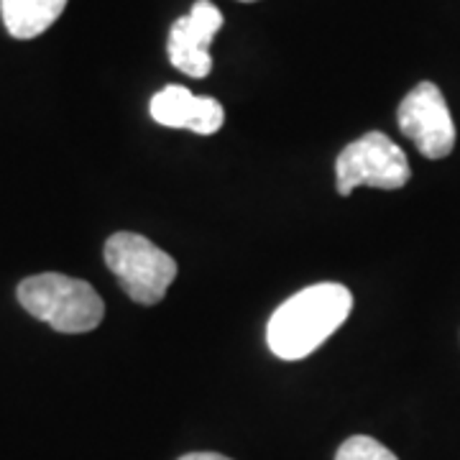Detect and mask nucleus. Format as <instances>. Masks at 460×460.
<instances>
[{"instance_id":"nucleus-1","label":"nucleus","mask_w":460,"mask_h":460,"mask_svg":"<svg viewBox=\"0 0 460 460\" xmlns=\"http://www.w3.org/2000/svg\"><path fill=\"white\" fill-rule=\"evenodd\" d=\"M353 295L343 284H313L289 296L266 325V343L284 361H299L328 341L348 320Z\"/></svg>"},{"instance_id":"nucleus-2","label":"nucleus","mask_w":460,"mask_h":460,"mask_svg":"<svg viewBox=\"0 0 460 460\" xmlns=\"http://www.w3.org/2000/svg\"><path fill=\"white\" fill-rule=\"evenodd\" d=\"M21 307L57 332H90L102 323L105 305L93 284L65 274H36L18 284Z\"/></svg>"},{"instance_id":"nucleus-3","label":"nucleus","mask_w":460,"mask_h":460,"mask_svg":"<svg viewBox=\"0 0 460 460\" xmlns=\"http://www.w3.org/2000/svg\"><path fill=\"white\" fill-rule=\"evenodd\" d=\"M105 266L138 305L162 302L177 277V261L138 233H115L105 243Z\"/></svg>"},{"instance_id":"nucleus-4","label":"nucleus","mask_w":460,"mask_h":460,"mask_svg":"<svg viewBox=\"0 0 460 460\" xmlns=\"http://www.w3.org/2000/svg\"><path fill=\"white\" fill-rule=\"evenodd\" d=\"M338 192L348 198L356 187L402 190L411 177L410 159L386 133L371 131L345 146L335 162Z\"/></svg>"},{"instance_id":"nucleus-5","label":"nucleus","mask_w":460,"mask_h":460,"mask_svg":"<svg viewBox=\"0 0 460 460\" xmlns=\"http://www.w3.org/2000/svg\"><path fill=\"white\" fill-rule=\"evenodd\" d=\"M399 131L410 138L422 156L432 162L450 156L456 148V123L445 95L435 83H420L396 111Z\"/></svg>"},{"instance_id":"nucleus-6","label":"nucleus","mask_w":460,"mask_h":460,"mask_svg":"<svg viewBox=\"0 0 460 460\" xmlns=\"http://www.w3.org/2000/svg\"><path fill=\"white\" fill-rule=\"evenodd\" d=\"M220 29H223V13L217 11V5H213L210 0H198L187 16L172 23L166 41L169 62L195 80L208 77L213 72L210 44Z\"/></svg>"},{"instance_id":"nucleus-7","label":"nucleus","mask_w":460,"mask_h":460,"mask_svg":"<svg viewBox=\"0 0 460 460\" xmlns=\"http://www.w3.org/2000/svg\"><path fill=\"white\" fill-rule=\"evenodd\" d=\"M151 118L166 128H187L199 136H213L226 123V111L215 98L192 95L181 84H169L151 98Z\"/></svg>"},{"instance_id":"nucleus-8","label":"nucleus","mask_w":460,"mask_h":460,"mask_svg":"<svg viewBox=\"0 0 460 460\" xmlns=\"http://www.w3.org/2000/svg\"><path fill=\"white\" fill-rule=\"evenodd\" d=\"M66 8V0H0V16L13 39H36Z\"/></svg>"},{"instance_id":"nucleus-9","label":"nucleus","mask_w":460,"mask_h":460,"mask_svg":"<svg viewBox=\"0 0 460 460\" xmlns=\"http://www.w3.org/2000/svg\"><path fill=\"white\" fill-rule=\"evenodd\" d=\"M335 460H399L386 447V445H381L374 438H368V435H353V438H348L341 447H338V453H335Z\"/></svg>"},{"instance_id":"nucleus-10","label":"nucleus","mask_w":460,"mask_h":460,"mask_svg":"<svg viewBox=\"0 0 460 460\" xmlns=\"http://www.w3.org/2000/svg\"><path fill=\"white\" fill-rule=\"evenodd\" d=\"M180 460H230V458L220 456V453H187V456H181Z\"/></svg>"},{"instance_id":"nucleus-11","label":"nucleus","mask_w":460,"mask_h":460,"mask_svg":"<svg viewBox=\"0 0 460 460\" xmlns=\"http://www.w3.org/2000/svg\"><path fill=\"white\" fill-rule=\"evenodd\" d=\"M243 3H256V0H243Z\"/></svg>"}]
</instances>
